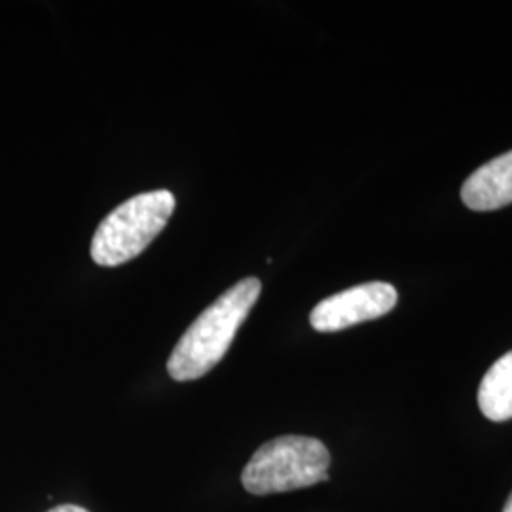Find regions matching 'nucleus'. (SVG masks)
Segmentation results:
<instances>
[{
    "label": "nucleus",
    "instance_id": "f257e3e1",
    "mask_svg": "<svg viewBox=\"0 0 512 512\" xmlns=\"http://www.w3.org/2000/svg\"><path fill=\"white\" fill-rule=\"evenodd\" d=\"M260 291V281L256 277H247L220 294L186 329L173 349L167 361L169 376L177 382H192L219 365L232 346L239 327L253 310Z\"/></svg>",
    "mask_w": 512,
    "mask_h": 512
},
{
    "label": "nucleus",
    "instance_id": "f03ea898",
    "mask_svg": "<svg viewBox=\"0 0 512 512\" xmlns=\"http://www.w3.org/2000/svg\"><path fill=\"white\" fill-rule=\"evenodd\" d=\"M330 454L321 440L287 435L260 446L241 473L253 495L283 494L329 480Z\"/></svg>",
    "mask_w": 512,
    "mask_h": 512
},
{
    "label": "nucleus",
    "instance_id": "7ed1b4c3",
    "mask_svg": "<svg viewBox=\"0 0 512 512\" xmlns=\"http://www.w3.org/2000/svg\"><path fill=\"white\" fill-rule=\"evenodd\" d=\"M173 211L175 196L169 190H152L118 205L95 230L93 262L114 268L141 255L160 236Z\"/></svg>",
    "mask_w": 512,
    "mask_h": 512
},
{
    "label": "nucleus",
    "instance_id": "20e7f679",
    "mask_svg": "<svg viewBox=\"0 0 512 512\" xmlns=\"http://www.w3.org/2000/svg\"><path fill=\"white\" fill-rule=\"evenodd\" d=\"M397 298V289L384 281L351 287L319 302L310 313L311 327L317 332H338L374 321L393 310Z\"/></svg>",
    "mask_w": 512,
    "mask_h": 512
},
{
    "label": "nucleus",
    "instance_id": "39448f33",
    "mask_svg": "<svg viewBox=\"0 0 512 512\" xmlns=\"http://www.w3.org/2000/svg\"><path fill=\"white\" fill-rule=\"evenodd\" d=\"M461 200L473 211H495L512 203V150L478 167L461 186Z\"/></svg>",
    "mask_w": 512,
    "mask_h": 512
},
{
    "label": "nucleus",
    "instance_id": "423d86ee",
    "mask_svg": "<svg viewBox=\"0 0 512 512\" xmlns=\"http://www.w3.org/2000/svg\"><path fill=\"white\" fill-rule=\"evenodd\" d=\"M478 406L488 420H512V351L497 359L482 378Z\"/></svg>",
    "mask_w": 512,
    "mask_h": 512
},
{
    "label": "nucleus",
    "instance_id": "0eeeda50",
    "mask_svg": "<svg viewBox=\"0 0 512 512\" xmlns=\"http://www.w3.org/2000/svg\"><path fill=\"white\" fill-rule=\"evenodd\" d=\"M48 512H90L86 511V509H82V507H78V505H59V507H54L52 511Z\"/></svg>",
    "mask_w": 512,
    "mask_h": 512
},
{
    "label": "nucleus",
    "instance_id": "6e6552de",
    "mask_svg": "<svg viewBox=\"0 0 512 512\" xmlns=\"http://www.w3.org/2000/svg\"><path fill=\"white\" fill-rule=\"evenodd\" d=\"M503 512H512V494L509 495V499H507V503H505V509Z\"/></svg>",
    "mask_w": 512,
    "mask_h": 512
}]
</instances>
